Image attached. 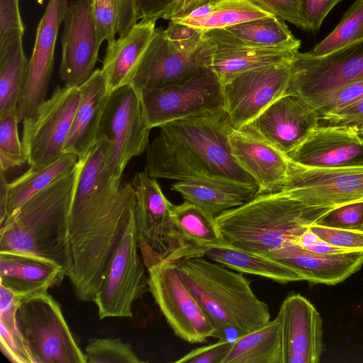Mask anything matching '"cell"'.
<instances>
[{
	"instance_id": "cell-14",
	"label": "cell",
	"mask_w": 363,
	"mask_h": 363,
	"mask_svg": "<svg viewBox=\"0 0 363 363\" xmlns=\"http://www.w3.org/2000/svg\"><path fill=\"white\" fill-rule=\"evenodd\" d=\"M363 79V40L322 56L296 52L286 93L303 100Z\"/></svg>"
},
{
	"instance_id": "cell-30",
	"label": "cell",
	"mask_w": 363,
	"mask_h": 363,
	"mask_svg": "<svg viewBox=\"0 0 363 363\" xmlns=\"http://www.w3.org/2000/svg\"><path fill=\"white\" fill-rule=\"evenodd\" d=\"M272 16L250 0H216L170 20L206 33Z\"/></svg>"
},
{
	"instance_id": "cell-33",
	"label": "cell",
	"mask_w": 363,
	"mask_h": 363,
	"mask_svg": "<svg viewBox=\"0 0 363 363\" xmlns=\"http://www.w3.org/2000/svg\"><path fill=\"white\" fill-rule=\"evenodd\" d=\"M78 160L76 155L64 153L50 164L37 169L29 168L23 174L9 183L6 206L4 211L0 213V226L30 199L74 167Z\"/></svg>"
},
{
	"instance_id": "cell-1",
	"label": "cell",
	"mask_w": 363,
	"mask_h": 363,
	"mask_svg": "<svg viewBox=\"0 0 363 363\" xmlns=\"http://www.w3.org/2000/svg\"><path fill=\"white\" fill-rule=\"evenodd\" d=\"M108 143L99 138L81 159L69 218L71 268L76 297L92 301L108 274L134 211L131 182L121 184L107 166Z\"/></svg>"
},
{
	"instance_id": "cell-37",
	"label": "cell",
	"mask_w": 363,
	"mask_h": 363,
	"mask_svg": "<svg viewBox=\"0 0 363 363\" xmlns=\"http://www.w3.org/2000/svg\"><path fill=\"white\" fill-rule=\"evenodd\" d=\"M18 123L16 110L0 115V171L4 173L27 163Z\"/></svg>"
},
{
	"instance_id": "cell-41",
	"label": "cell",
	"mask_w": 363,
	"mask_h": 363,
	"mask_svg": "<svg viewBox=\"0 0 363 363\" xmlns=\"http://www.w3.org/2000/svg\"><path fill=\"white\" fill-rule=\"evenodd\" d=\"M0 348L4 356L13 363H35L18 327L17 320H0Z\"/></svg>"
},
{
	"instance_id": "cell-35",
	"label": "cell",
	"mask_w": 363,
	"mask_h": 363,
	"mask_svg": "<svg viewBox=\"0 0 363 363\" xmlns=\"http://www.w3.org/2000/svg\"><path fill=\"white\" fill-rule=\"evenodd\" d=\"M28 62L23 50V37L0 45V115L16 110Z\"/></svg>"
},
{
	"instance_id": "cell-18",
	"label": "cell",
	"mask_w": 363,
	"mask_h": 363,
	"mask_svg": "<svg viewBox=\"0 0 363 363\" xmlns=\"http://www.w3.org/2000/svg\"><path fill=\"white\" fill-rule=\"evenodd\" d=\"M319 125L317 112L303 99L286 93L240 128L287 155Z\"/></svg>"
},
{
	"instance_id": "cell-45",
	"label": "cell",
	"mask_w": 363,
	"mask_h": 363,
	"mask_svg": "<svg viewBox=\"0 0 363 363\" xmlns=\"http://www.w3.org/2000/svg\"><path fill=\"white\" fill-rule=\"evenodd\" d=\"M276 17L304 30L300 0H250Z\"/></svg>"
},
{
	"instance_id": "cell-50",
	"label": "cell",
	"mask_w": 363,
	"mask_h": 363,
	"mask_svg": "<svg viewBox=\"0 0 363 363\" xmlns=\"http://www.w3.org/2000/svg\"><path fill=\"white\" fill-rule=\"evenodd\" d=\"M137 22L135 0H118L119 36L126 34Z\"/></svg>"
},
{
	"instance_id": "cell-16",
	"label": "cell",
	"mask_w": 363,
	"mask_h": 363,
	"mask_svg": "<svg viewBox=\"0 0 363 363\" xmlns=\"http://www.w3.org/2000/svg\"><path fill=\"white\" fill-rule=\"evenodd\" d=\"M314 207L334 208L363 200V167L313 168L289 163L279 191Z\"/></svg>"
},
{
	"instance_id": "cell-34",
	"label": "cell",
	"mask_w": 363,
	"mask_h": 363,
	"mask_svg": "<svg viewBox=\"0 0 363 363\" xmlns=\"http://www.w3.org/2000/svg\"><path fill=\"white\" fill-rule=\"evenodd\" d=\"M222 363H282L279 318L238 337Z\"/></svg>"
},
{
	"instance_id": "cell-23",
	"label": "cell",
	"mask_w": 363,
	"mask_h": 363,
	"mask_svg": "<svg viewBox=\"0 0 363 363\" xmlns=\"http://www.w3.org/2000/svg\"><path fill=\"white\" fill-rule=\"evenodd\" d=\"M267 257L286 264L302 280L327 285L343 281L363 265V251L321 253L294 243H289Z\"/></svg>"
},
{
	"instance_id": "cell-28",
	"label": "cell",
	"mask_w": 363,
	"mask_h": 363,
	"mask_svg": "<svg viewBox=\"0 0 363 363\" xmlns=\"http://www.w3.org/2000/svg\"><path fill=\"white\" fill-rule=\"evenodd\" d=\"M172 190L217 217L259 194L257 185L220 177H194L172 184Z\"/></svg>"
},
{
	"instance_id": "cell-53",
	"label": "cell",
	"mask_w": 363,
	"mask_h": 363,
	"mask_svg": "<svg viewBox=\"0 0 363 363\" xmlns=\"http://www.w3.org/2000/svg\"><path fill=\"white\" fill-rule=\"evenodd\" d=\"M212 1H216V0H207V1H206V2Z\"/></svg>"
},
{
	"instance_id": "cell-22",
	"label": "cell",
	"mask_w": 363,
	"mask_h": 363,
	"mask_svg": "<svg viewBox=\"0 0 363 363\" xmlns=\"http://www.w3.org/2000/svg\"><path fill=\"white\" fill-rule=\"evenodd\" d=\"M230 145L236 161L257 183L259 194L282 189L289 169L287 155L241 129L233 130Z\"/></svg>"
},
{
	"instance_id": "cell-7",
	"label": "cell",
	"mask_w": 363,
	"mask_h": 363,
	"mask_svg": "<svg viewBox=\"0 0 363 363\" xmlns=\"http://www.w3.org/2000/svg\"><path fill=\"white\" fill-rule=\"evenodd\" d=\"M151 129L135 86L130 84L111 92L97 140L108 142L107 166L115 179H121L129 162L146 151Z\"/></svg>"
},
{
	"instance_id": "cell-25",
	"label": "cell",
	"mask_w": 363,
	"mask_h": 363,
	"mask_svg": "<svg viewBox=\"0 0 363 363\" xmlns=\"http://www.w3.org/2000/svg\"><path fill=\"white\" fill-rule=\"evenodd\" d=\"M80 99L64 147V153L84 157L97 143L103 114L111 94L101 69L79 87Z\"/></svg>"
},
{
	"instance_id": "cell-19",
	"label": "cell",
	"mask_w": 363,
	"mask_h": 363,
	"mask_svg": "<svg viewBox=\"0 0 363 363\" xmlns=\"http://www.w3.org/2000/svg\"><path fill=\"white\" fill-rule=\"evenodd\" d=\"M68 6L67 0H48L39 21L26 79L17 104L18 123L34 114L45 100L57 37Z\"/></svg>"
},
{
	"instance_id": "cell-44",
	"label": "cell",
	"mask_w": 363,
	"mask_h": 363,
	"mask_svg": "<svg viewBox=\"0 0 363 363\" xmlns=\"http://www.w3.org/2000/svg\"><path fill=\"white\" fill-rule=\"evenodd\" d=\"M18 3L19 0H0V45L23 36L25 26Z\"/></svg>"
},
{
	"instance_id": "cell-38",
	"label": "cell",
	"mask_w": 363,
	"mask_h": 363,
	"mask_svg": "<svg viewBox=\"0 0 363 363\" xmlns=\"http://www.w3.org/2000/svg\"><path fill=\"white\" fill-rule=\"evenodd\" d=\"M362 99L363 79H361L304 101L317 112L320 118L337 113Z\"/></svg>"
},
{
	"instance_id": "cell-24",
	"label": "cell",
	"mask_w": 363,
	"mask_h": 363,
	"mask_svg": "<svg viewBox=\"0 0 363 363\" xmlns=\"http://www.w3.org/2000/svg\"><path fill=\"white\" fill-rule=\"evenodd\" d=\"M173 239L167 261L205 256L210 248L228 243L222 236L216 217L185 200L172 205Z\"/></svg>"
},
{
	"instance_id": "cell-6",
	"label": "cell",
	"mask_w": 363,
	"mask_h": 363,
	"mask_svg": "<svg viewBox=\"0 0 363 363\" xmlns=\"http://www.w3.org/2000/svg\"><path fill=\"white\" fill-rule=\"evenodd\" d=\"M16 320L35 363H86L60 304L47 291L23 298Z\"/></svg>"
},
{
	"instance_id": "cell-48",
	"label": "cell",
	"mask_w": 363,
	"mask_h": 363,
	"mask_svg": "<svg viewBox=\"0 0 363 363\" xmlns=\"http://www.w3.org/2000/svg\"><path fill=\"white\" fill-rule=\"evenodd\" d=\"M233 342L225 340L196 348L177 359V363H222Z\"/></svg>"
},
{
	"instance_id": "cell-15",
	"label": "cell",
	"mask_w": 363,
	"mask_h": 363,
	"mask_svg": "<svg viewBox=\"0 0 363 363\" xmlns=\"http://www.w3.org/2000/svg\"><path fill=\"white\" fill-rule=\"evenodd\" d=\"M292 61L247 71L222 86L224 110L233 129L251 122L286 93Z\"/></svg>"
},
{
	"instance_id": "cell-43",
	"label": "cell",
	"mask_w": 363,
	"mask_h": 363,
	"mask_svg": "<svg viewBox=\"0 0 363 363\" xmlns=\"http://www.w3.org/2000/svg\"><path fill=\"white\" fill-rule=\"evenodd\" d=\"M322 241L348 252L363 251V230L320 225L309 227Z\"/></svg>"
},
{
	"instance_id": "cell-39",
	"label": "cell",
	"mask_w": 363,
	"mask_h": 363,
	"mask_svg": "<svg viewBox=\"0 0 363 363\" xmlns=\"http://www.w3.org/2000/svg\"><path fill=\"white\" fill-rule=\"evenodd\" d=\"M86 363H143L130 344L120 338L94 337L85 349Z\"/></svg>"
},
{
	"instance_id": "cell-26",
	"label": "cell",
	"mask_w": 363,
	"mask_h": 363,
	"mask_svg": "<svg viewBox=\"0 0 363 363\" xmlns=\"http://www.w3.org/2000/svg\"><path fill=\"white\" fill-rule=\"evenodd\" d=\"M216 48H277L298 51L301 41L274 16L204 33Z\"/></svg>"
},
{
	"instance_id": "cell-2",
	"label": "cell",
	"mask_w": 363,
	"mask_h": 363,
	"mask_svg": "<svg viewBox=\"0 0 363 363\" xmlns=\"http://www.w3.org/2000/svg\"><path fill=\"white\" fill-rule=\"evenodd\" d=\"M233 130L225 110L162 125L146 150L145 171L155 179L220 177L257 185L232 154Z\"/></svg>"
},
{
	"instance_id": "cell-13",
	"label": "cell",
	"mask_w": 363,
	"mask_h": 363,
	"mask_svg": "<svg viewBox=\"0 0 363 363\" xmlns=\"http://www.w3.org/2000/svg\"><path fill=\"white\" fill-rule=\"evenodd\" d=\"M130 182L135 190L138 245L147 269L169 257L173 239V203L166 198L156 179L145 171L135 174Z\"/></svg>"
},
{
	"instance_id": "cell-31",
	"label": "cell",
	"mask_w": 363,
	"mask_h": 363,
	"mask_svg": "<svg viewBox=\"0 0 363 363\" xmlns=\"http://www.w3.org/2000/svg\"><path fill=\"white\" fill-rule=\"evenodd\" d=\"M298 51L277 48H216L210 67L222 86L241 73L292 61Z\"/></svg>"
},
{
	"instance_id": "cell-9",
	"label": "cell",
	"mask_w": 363,
	"mask_h": 363,
	"mask_svg": "<svg viewBox=\"0 0 363 363\" xmlns=\"http://www.w3.org/2000/svg\"><path fill=\"white\" fill-rule=\"evenodd\" d=\"M79 99V87L58 86L34 114L22 121L21 140L30 169L49 165L64 154Z\"/></svg>"
},
{
	"instance_id": "cell-10",
	"label": "cell",
	"mask_w": 363,
	"mask_h": 363,
	"mask_svg": "<svg viewBox=\"0 0 363 363\" xmlns=\"http://www.w3.org/2000/svg\"><path fill=\"white\" fill-rule=\"evenodd\" d=\"M139 91L151 128L224 110L223 87L211 67L179 84Z\"/></svg>"
},
{
	"instance_id": "cell-3",
	"label": "cell",
	"mask_w": 363,
	"mask_h": 363,
	"mask_svg": "<svg viewBox=\"0 0 363 363\" xmlns=\"http://www.w3.org/2000/svg\"><path fill=\"white\" fill-rule=\"evenodd\" d=\"M80 163L26 202L0 226V252L30 255L71 268L69 218Z\"/></svg>"
},
{
	"instance_id": "cell-47",
	"label": "cell",
	"mask_w": 363,
	"mask_h": 363,
	"mask_svg": "<svg viewBox=\"0 0 363 363\" xmlns=\"http://www.w3.org/2000/svg\"><path fill=\"white\" fill-rule=\"evenodd\" d=\"M347 128L363 135V99L341 111L319 118V125Z\"/></svg>"
},
{
	"instance_id": "cell-11",
	"label": "cell",
	"mask_w": 363,
	"mask_h": 363,
	"mask_svg": "<svg viewBox=\"0 0 363 363\" xmlns=\"http://www.w3.org/2000/svg\"><path fill=\"white\" fill-rule=\"evenodd\" d=\"M147 271L149 291L177 337L193 344L214 337V328L174 262L162 260Z\"/></svg>"
},
{
	"instance_id": "cell-17",
	"label": "cell",
	"mask_w": 363,
	"mask_h": 363,
	"mask_svg": "<svg viewBox=\"0 0 363 363\" xmlns=\"http://www.w3.org/2000/svg\"><path fill=\"white\" fill-rule=\"evenodd\" d=\"M92 1L75 0L65 14L59 68L65 86L79 87L95 70L101 43L93 18Z\"/></svg>"
},
{
	"instance_id": "cell-49",
	"label": "cell",
	"mask_w": 363,
	"mask_h": 363,
	"mask_svg": "<svg viewBox=\"0 0 363 363\" xmlns=\"http://www.w3.org/2000/svg\"><path fill=\"white\" fill-rule=\"evenodd\" d=\"M177 0H135L136 18L153 19L162 18L165 12Z\"/></svg>"
},
{
	"instance_id": "cell-8",
	"label": "cell",
	"mask_w": 363,
	"mask_h": 363,
	"mask_svg": "<svg viewBox=\"0 0 363 363\" xmlns=\"http://www.w3.org/2000/svg\"><path fill=\"white\" fill-rule=\"evenodd\" d=\"M204 36L199 45L191 46L155 28L131 84L138 90L162 88L184 83L210 67L216 46Z\"/></svg>"
},
{
	"instance_id": "cell-21",
	"label": "cell",
	"mask_w": 363,
	"mask_h": 363,
	"mask_svg": "<svg viewBox=\"0 0 363 363\" xmlns=\"http://www.w3.org/2000/svg\"><path fill=\"white\" fill-rule=\"evenodd\" d=\"M287 157L306 167H363V138L347 128L318 125Z\"/></svg>"
},
{
	"instance_id": "cell-51",
	"label": "cell",
	"mask_w": 363,
	"mask_h": 363,
	"mask_svg": "<svg viewBox=\"0 0 363 363\" xmlns=\"http://www.w3.org/2000/svg\"><path fill=\"white\" fill-rule=\"evenodd\" d=\"M206 1L207 0H177L165 12L162 18L170 20L184 16Z\"/></svg>"
},
{
	"instance_id": "cell-40",
	"label": "cell",
	"mask_w": 363,
	"mask_h": 363,
	"mask_svg": "<svg viewBox=\"0 0 363 363\" xmlns=\"http://www.w3.org/2000/svg\"><path fill=\"white\" fill-rule=\"evenodd\" d=\"M92 14L99 43L111 45L118 33V0H93Z\"/></svg>"
},
{
	"instance_id": "cell-5",
	"label": "cell",
	"mask_w": 363,
	"mask_h": 363,
	"mask_svg": "<svg viewBox=\"0 0 363 363\" xmlns=\"http://www.w3.org/2000/svg\"><path fill=\"white\" fill-rule=\"evenodd\" d=\"M331 209L310 206L281 192L259 194L216 221L228 244L267 256L293 242Z\"/></svg>"
},
{
	"instance_id": "cell-52",
	"label": "cell",
	"mask_w": 363,
	"mask_h": 363,
	"mask_svg": "<svg viewBox=\"0 0 363 363\" xmlns=\"http://www.w3.org/2000/svg\"><path fill=\"white\" fill-rule=\"evenodd\" d=\"M313 252H321V253H329V254H337L348 252V251L339 248L331 245H329L321 240H318L310 248L307 249Z\"/></svg>"
},
{
	"instance_id": "cell-12",
	"label": "cell",
	"mask_w": 363,
	"mask_h": 363,
	"mask_svg": "<svg viewBox=\"0 0 363 363\" xmlns=\"http://www.w3.org/2000/svg\"><path fill=\"white\" fill-rule=\"evenodd\" d=\"M137 240L134 211L93 302L100 319L133 316V302L149 291Z\"/></svg>"
},
{
	"instance_id": "cell-46",
	"label": "cell",
	"mask_w": 363,
	"mask_h": 363,
	"mask_svg": "<svg viewBox=\"0 0 363 363\" xmlns=\"http://www.w3.org/2000/svg\"><path fill=\"white\" fill-rule=\"evenodd\" d=\"M342 0H300L304 30L315 33L330 11Z\"/></svg>"
},
{
	"instance_id": "cell-29",
	"label": "cell",
	"mask_w": 363,
	"mask_h": 363,
	"mask_svg": "<svg viewBox=\"0 0 363 363\" xmlns=\"http://www.w3.org/2000/svg\"><path fill=\"white\" fill-rule=\"evenodd\" d=\"M155 20L141 19L129 31L107 46L103 71L112 92L131 84L155 30Z\"/></svg>"
},
{
	"instance_id": "cell-32",
	"label": "cell",
	"mask_w": 363,
	"mask_h": 363,
	"mask_svg": "<svg viewBox=\"0 0 363 363\" xmlns=\"http://www.w3.org/2000/svg\"><path fill=\"white\" fill-rule=\"evenodd\" d=\"M205 256L242 274L259 276L281 284L302 280L286 264L264 255L234 247L228 243L210 248Z\"/></svg>"
},
{
	"instance_id": "cell-42",
	"label": "cell",
	"mask_w": 363,
	"mask_h": 363,
	"mask_svg": "<svg viewBox=\"0 0 363 363\" xmlns=\"http://www.w3.org/2000/svg\"><path fill=\"white\" fill-rule=\"evenodd\" d=\"M315 223L332 228L363 230V200L332 208Z\"/></svg>"
},
{
	"instance_id": "cell-36",
	"label": "cell",
	"mask_w": 363,
	"mask_h": 363,
	"mask_svg": "<svg viewBox=\"0 0 363 363\" xmlns=\"http://www.w3.org/2000/svg\"><path fill=\"white\" fill-rule=\"evenodd\" d=\"M363 40V0H356L334 30L308 52L322 56Z\"/></svg>"
},
{
	"instance_id": "cell-27",
	"label": "cell",
	"mask_w": 363,
	"mask_h": 363,
	"mask_svg": "<svg viewBox=\"0 0 363 363\" xmlns=\"http://www.w3.org/2000/svg\"><path fill=\"white\" fill-rule=\"evenodd\" d=\"M66 277L54 263L26 254L0 252V284L21 298L47 291Z\"/></svg>"
},
{
	"instance_id": "cell-20",
	"label": "cell",
	"mask_w": 363,
	"mask_h": 363,
	"mask_svg": "<svg viewBox=\"0 0 363 363\" xmlns=\"http://www.w3.org/2000/svg\"><path fill=\"white\" fill-rule=\"evenodd\" d=\"M277 317L281 327L282 363H318L323 352V328L314 306L298 294L288 296Z\"/></svg>"
},
{
	"instance_id": "cell-4",
	"label": "cell",
	"mask_w": 363,
	"mask_h": 363,
	"mask_svg": "<svg viewBox=\"0 0 363 363\" xmlns=\"http://www.w3.org/2000/svg\"><path fill=\"white\" fill-rule=\"evenodd\" d=\"M215 329V338L233 342L270 320L268 305L259 299L242 273L203 257L174 262Z\"/></svg>"
}]
</instances>
